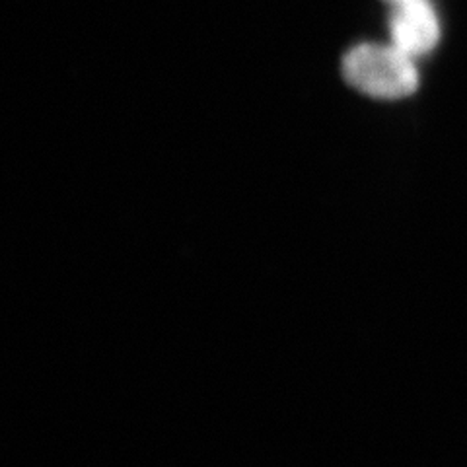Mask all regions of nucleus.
<instances>
[{
	"label": "nucleus",
	"instance_id": "obj_1",
	"mask_svg": "<svg viewBox=\"0 0 467 467\" xmlns=\"http://www.w3.org/2000/svg\"><path fill=\"white\" fill-rule=\"evenodd\" d=\"M341 68L347 84L378 99H401L419 88L415 58L393 43H360L343 57Z\"/></svg>",
	"mask_w": 467,
	"mask_h": 467
},
{
	"label": "nucleus",
	"instance_id": "obj_2",
	"mask_svg": "<svg viewBox=\"0 0 467 467\" xmlns=\"http://www.w3.org/2000/svg\"><path fill=\"white\" fill-rule=\"evenodd\" d=\"M391 43L413 58L431 53L441 41V20L431 0H401L389 5Z\"/></svg>",
	"mask_w": 467,
	"mask_h": 467
},
{
	"label": "nucleus",
	"instance_id": "obj_3",
	"mask_svg": "<svg viewBox=\"0 0 467 467\" xmlns=\"http://www.w3.org/2000/svg\"><path fill=\"white\" fill-rule=\"evenodd\" d=\"M388 5H396V3H401V0H386Z\"/></svg>",
	"mask_w": 467,
	"mask_h": 467
}]
</instances>
